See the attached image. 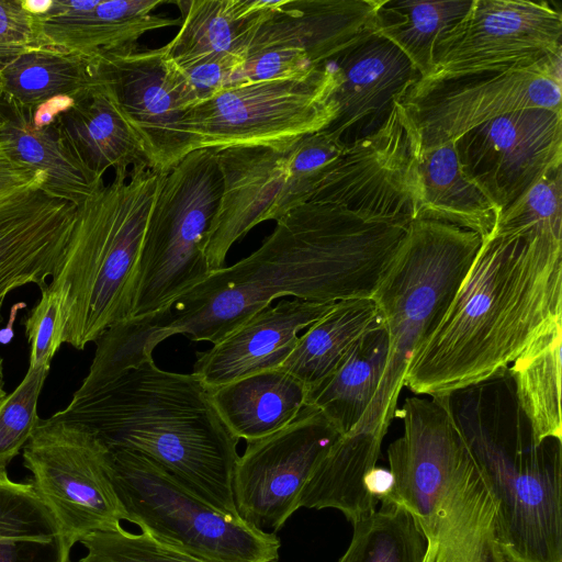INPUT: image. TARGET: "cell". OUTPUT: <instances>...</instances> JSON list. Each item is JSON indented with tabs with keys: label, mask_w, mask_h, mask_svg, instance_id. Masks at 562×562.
Returning a JSON list of instances; mask_svg holds the SVG:
<instances>
[{
	"label": "cell",
	"mask_w": 562,
	"mask_h": 562,
	"mask_svg": "<svg viewBox=\"0 0 562 562\" xmlns=\"http://www.w3.org/2000/svg\"><path fill=\"white\" fill-rule=\"evenodd\" d=\"M347 146L336 133L325 128L301 137L288 149L290 211L308 202L322 177Z\"/></svg>",
	"instance_id": "cell-39"
},
{
	"label": "cell",
	"mask_w": 562,
	"mask_h": 562,
	"mask_svg": "<svg viewBox=\"0 0 562 562\" xmlns=\"http://www.w3.org/2000/svg\"><path fill=\"white\" fill-rule=\"evenodd\" d=\"M7 392L3 386V359L0 358V404L7 397Z\"/></svg>",
	"instance_id": "cell-45"
},
{
	"label": "cell",
	"mask_w": 562,
	"mask_h": 562,
	"mask_svg": "<svg viewBox=\"0 0 562 562\" xmlns=\"http://www.w3.org/2000/svg\"><path fill=\"white\" fill-rule=\"evenodd\" d=\"M40 45L35 16L21 0H0V63Z\"/></svg>",
	"instance_id": "cell-43"
},
{
	"label": "cell",
	"mask_w": 562,
	"mask_h": 562,
	"mask_svg": "<svg viewBox=\"0 0 562 562\" xmlns=\"http://www.w3.org/2000/svg\"><path fill=\"white\" fill-rule=\"evenodd\" d=\"M380 262V238L369 220L339 204L303 203L279 218L249 256L212 270L161 311L104 331L83 381L90 387L108 383L151 359L157 345L173 335L215 344L281 296L318 303L364 299Z\"/></svg>",
	"instance_id": "cell-1"
},
{
	"label": "cell",
	"mask_w": 562,
	"mask_h": 562,
	"mask_svg": "<svg viewBox=\"0 0 562 562\" xmlns=\"http://www.w3.org/2000/svg\"><path fill=\"white\" fill-rule=\"evenodd\" d=\"M382 438L370 432L340 436L304 484L296 508H334L352 524L376 509L364 480L376 467Z\"/></svg>",
	"instance_id": "cell-30"
},
{
	"label": "cell",
	"mask_w": 562,
	"mask_h": 562,
	"mask_svg": "<svg viewBox=\"0 0 562 562\" xmlns=\"http://www.w3.org/2000/svg\"><path fill=\"white\" fill-rule=\"evenodd\" d=\"M335 303L293 297L257 312L206 350L198 353L192 374L207 389L278 369L294 349L299 333Z\"/></svg>",
	"instance_id": "cell-22"
},
{
	"label": "cell",
	"mask_w": 562,
	"mask_h": 562,
	"mask_svg": "<svg viewBox=\"0 0 562 562\" xmlns=\"http://www.w3.org/2000/svg\"><path fill=\"white\" fill-rule=\"evenodd\" d=\"M108 470L125 521L159 543L205 562H278L276 533L216 509L146 456L109 450Z\"/></svg>",
	"instance_id": "cell-8"
},
{
	"label": "cell",
	"mask_w": 562,
	"mask_h": 562,
	"mask_svg": "<svg viewBox=\"0 0 562 562\" xmlns=\"http://www.w3.org/2000/svg\"><path fill=\"white\" fill-rule=\"evenodd\" d=\"M104 80L101 59L47 45L0 63V93L27 108L56 97L76 101Z\"/></svg>",
	"instance_id": "cell-31"
},
{
	"label": "cell",
	"mask_w": 562,
	"mask_h": 562,
	"mask_svg": "<svg viewBox=\"0 0 562 562\" xmlns=\"http://www.w3.org/2000/svg\"><path fill=\"white\" fill-rule=\"evenodd\" d=\"M0 562H70L59 524L31 483L0 468Z\"/></svg>",
	"instance_id": "cell-32"
},
{
	"label": "cell",
	"mask_w": 562,
	"mask_h": 562,
	"mask_svg": "<svg viewBox=\"0 0 562 562\" xmlns=\"http://www.w3.org/2000/svg\"><path fill=\"white\" fill-rule=\"evenodd\" d=\"M49 369L29 367L12 393L0 404V468H4L30 440L40 417L37 403Z\"/></svg>",
	"instance_id": "cell-40"
},
{
	"label": "cell",
	"mask_w": 562,
	"mask_h": 562,
	"mask_svg": "<svg viewBox=\"0 0 562 562\" xmlns=\"http://www.w3.org/2000/svg\"><path fill=\"white\" fill-rule=\"evenodd\" d=\"M245 60V55L234 53L182 60L164 57L165 75L179 105L186 112L233 86Z\"/></svg>",
	"instance_id": "cell-37"
},
{
	"label": "cell",
	"mask_w": 562,
	"mask_h": 562,
	"mask_svg": "<svg viewBox=\"0 0 562 562\" xmlns=\"http://www.w3.org/2000/svg\"><path fill=\"white\" fill-rule=\"evenodd\" d=\"M162 172H114L111 182L77 206L64 256L48 283L61 300L64 342L75 349L83 350L131 317L142 244Z\"/></svg>",
	"instance_id": "cell-6"
},
{
	"label": "cell",
	"mask_w": 562,
	"mask_h": 562,
	"mask_svg": "<svg viewBox=\"0 0 562 562\" xmlns=\"http://www.w3.org/2000/svg\"><path fill=\"white\" fill-rule=\"evenodd\" d=\"M217 149L222 194L205 245L211 270L224 267L231 247L251 228L278 221L290 209L288 149L259 146Z\"/></svg>",
	"instance_id": "cell-19"
},
{
	"label": "cell",
	"mask_w": 562,
	"mask_h": 562,
	"mask_svg": "<svg viewBox=\"0 0 562 562\" xmlns=\"http://www.w3.org/2000/svg\"><path fill=\"white\" fill-rule=\"evenodd\" d=\"M341 435L316 408L306 405L286 427L248 441L233 475L238 516L276 533L297 510L310 475Z\"/></svg>",
	"instance_id": "cell-15"
},
{
	"label": "cell",
	"mask_w": 562,
	"mask_h": 562,
	"mask_svg": "<svg viewBox=\"0 0 562 562\" xmlns=\"http://www.w3.org/2000/svg\"><path fill=\"white\" fill-rule=\"evenodd\" d=\"M562 319L544 329L509 366L519 404L536 438L562 440Z\"/></svg>",
	"instance_id": "cell-34"
},
{
	"label": "cell",
	"mask_w": 562,
	"mask_h": 562,
	"mask_svg": "<svg viewBox=\"0 0 562 562\" xmlns=\"http://www.w3.org/2000/svg\"><path fill=\"white\" fill-rule=\"evenodd\" d=\"M108 448L79 424L40 418L23 447L35 492L56 517L67 548L125 520L108 470Z\"/></svg>",
	"instance_id": "cell-11"
},
{
	"label": "cell",
	"mask_w": 562,
	"mask_h": 562,
	"mask_svg": "<svg viewBox=\"0 0 562 562\" xmlns=\"http://www.w3.org/2000/svg\"><path fill=\"white\" fill-rule=\"evenodd\" d=\"M396 415L403 434L387 448L385 497L424 535L423 562H508L496 501L439 397L409 396Z\"/></svg>",
	"instance_id": "cell-5"
},
{
	"label": "cell",
	"mask_w": 562,
	"mask_h": 562,
	"mask_svg": "<svg viewBox=\"0 0 562 562\" xmlns=\"http://www.w3.org/2000/svg\"><path fill=\"white\" fill-rule=\"evenodd\" d=\"M336 76V120L326 128L345 145L364 138L389 119L420 78L418 71L393 43L371 32L329 61Z\"/></svg>",
	"instance_id": "cell-20"
},
{
	"label": "cell",
	"mask_w": 562,
	"mask_h": 562,
	"mask_svg": "<svg viewBox=\"0 0 562 562\" xmlns=\"http://www.w3.org/2000/svg\"><path fill=\"white\" fill-rule=\"evenodd\" d=\"M207 391L226 428L246 442L269 436L295 420L306 406L308 392L304 383L279 368Z\"/></svg>",
	"instance_id": "cell-27"
},
{
	"label": "cell",
	"mask_w": 562,
	"mask_h": 562,
	"mask_svg": "<svg viewBox=\"0 0 562 562\" xmlns=\"http://www.w3.org/2000/svg\"><path fill=\"white\" fill-rule=\"evenodd\" d=\"M562 53V13L548 1L472 0L437 42L434 70L412 88L535 65Z\"/></svg>",
	"instance_id": "cell-13"
},
{
	"label": "cell",
	"mask_w": 562,
	"mask_h": 562,
	"mask_svg": "<svg viewBox=\"0 0 562 562\" xmlns=\"http://www.w3.org/2000/svg\"><path fill=\"white\" fill-rule=\"evenodd\" d=\"M56 121L82 161L100 177L109 169L150 168L145 146L106 76Z\"/></svg>",
	"instance_id": "cell-25"
},
{
	"label": "cell",
	"mask_w": 562,
	"mask_h": 562,
	"mask_svg": "<svg viewBox=\"0 0 562 562\" xmlns=\"http://www.w3.org/2000/svg\"><path fill=\"white\" fill-rule=\"evenodd\" d=\"M561 54L521 68L485 71L411 88L402 99L419 147L454 142L470 130L525 109L562 112Z\"/></svg>",
	"instance_id": "cell-12"
},
{
	"label": "cell",
	"mask_w": 562,
	"mask_h": 562,
	"mask_svg": "<svg viewBox=\"0 0 562 562\" xmlns=\"http://www.w3.org/2000/svg\"><path fill=\"white\" fill-rule=\"evenodd\" d=\"M471 4L472 0H381L374 32L404 53L422 80L434 70L437 42L461 21Z\"/></svg>",
	"instance_id": "cell-35"
},
{
	"label": "cell",
	"mask_w": 562,
	"mask_h": 562,
	"mask_svg": "<svg viewBox=\"0 0 562 562\" xmlns=\"http://www.w3.org/2000/svg\"><path fill=\"white\" fill-rule=\"evenodd\" d=\"M439 397L496 504L508 562H562V440H538L509 366Z\"/></svg>",
	"instance_id": "cell-4"
},
{
	"label": "cell",
	"mask_w": 562,
	"mask_h": 562,
	"mask_svg": "<svg viewBox=\"0 0 562 562\" xmlns=\"http://www.w3.org/2000/svg\"><path fill=\"white\" fill-rule=\"evenodd\" d=\"M562 319V239L497 233L479 252L439 326L413 356L404 385L441 396L513 363Z\"/></svg>",
	"instance_id": "cell-2"
},
{
	"label": "cell",
	"mask_w": 562,
	"mask_h": 562,
	"mask_svg": "<svg viewBox=\"0 0 562 562\" xmlns=\"http://www.w3.org/2000/svg\"><path fill=\"white\" fill-rule=\"evenodd\" d=\"M79 542L87 552L70 562H205L168 548L144 531H127L122 525L94 531Z\"/></svg>",
	"instance_id": "cell-41"
},
{
	"label": "cell",
	"mask_w": 562,
	"mask_h": 562,
	"mask_svg": "<svg viewBox=\"0 0 562 562\" xmlns=\"http://www.w3.org/2000/svg\"><path fill=\"white\" fill-rule=\"evenodd\" d=\"M481 244L479 234L452 224L411 222L371 297L389 335V358L375 396L351 434L384 438L397 413L406 369L445 317Z\"/></svg>",
	"instance_id": "cell-7"
},
{
	"label": "cell",
	"mask_w": 562,
	"mask_h": 562,
	"mask_svg": "<svg viewBox=\"0 0 562 562\" xmlns=\"http://www.w3.org/2000/svg\"><path fill=\"white\" fill-rule=\"evenodd\" d=\"M38 303L24 321L30 344V366L49 369L55 353L64 344L65 322L61 300L48 285L42 291Z\"/></svg>",
	"instance_id": "cell-42"
},
{
	"label": "cell",
	"mask_w": 562,
	"mask_h": 562,
	"mask_svg": "<svg viewBox=\"0 0 562 562\" xmlns=\"http://www.w3.org/2000/svg\"><path fill=\"white\" fill-rule=\"evenodd\" d=\"M166 0H52L34 15L38 44L102 59L137 45L147 32L179 25V19L155 14Z\"/></svg>",
	"instance_id": "cell-23"
},
{
	"label": "cell",
	"mask_w": 562,
	"mask_h": 562,
	"mask_svg": "<svg viewBox=\"0 0 562 562\" xmlns=\"http://www.w3.org/2000/svg\"><path fill=\"white\" fill-rule=\"evenodd\" d=\"M378 317L372 299L336 302L305 329L279 369L313 389L330 375L358 338Z\"/></svg>",
	"instance_id": "cell-33"
},
{
	"label": "cell",
	"mask_w": 562,
	"mask_h": 562,
	"mask_svg": "<svg viewBox=\"0 0 562 562\" xmlns=\"http://www.w3.org/2000/svg\"><path fill=\"white\" fill-rule=\"evenodd\" d=\"M330 63L299 77L234 85L188 109L181 120L195 150L259 146L286 150L337 117Z\"/></svg>",
	"instance_id": "cell-10"
},
{
	"label": "cell",
	"mask_w": 562,
	"mask_h": 562,
	"mask_svg": "<svg viewBox=\"0 0 562 562\" xmlns=\"http://www.w3.org/2000/svg\"><path fill=\"white\" fill-rule=\"evenodd\" d=\"M0 151L16 165L46 177L44 188L79 206L103 183L54 123L37 127L32 108L0 93Z\"/></svg>",
	"instance_id": "cell-24"
},
{
	"label": "cell",
	"mask_w": 562,
	"mask_h": 562,
	"mask_svg": "<svg viewBox=\"0 0 562 562\" xmlns=\"http://www.w3.org/2000/svg\"><path fill=\"white\" fill-rule=\"evenodd\" d=\"M117 100L139 135L151 169L167 171L195 150L165 75L162 48L137 45L101 59Z\"/></svg>",
	"instance_id": "cell-21"
},
{
	"label": "cell",
	"mask_w": 562,
	"mask_h": 562,
	"mask_svg": "<svg viewBox=\"0 0 562 562\" xmlns=\"http://www.w3.org/2000/svg\"><path fill=\"white\" fill-rule=\"evenodd\" d=\"M381 506L353 522L351 542L338 562H423L426 540L400 503L382 498Z\"/></svg>",
	"instance_id": "cell-36"
},
{
	"label": "cell",
	"mask_w": 562,
	"mask_h": 562,
	"mask_svg": "<svg viewBox=\"0 0 562 562\" xmlns=\"http://www.w3.org/2000/svg\"><path fill=\"white\" fill-rule=\"evenodd\" d=\"M418 148L414 123L397 101L381 128L347 146L308 202L339 204L367 217L413 221Z\"/></svg>",
	"instance_id": "cell-14"
},
{
	"label": "cell",
	"mask_w": 562,
	"mask_h": 562,
	"mask_svg": "<svg viewBox=\"0 0 562 562\" xmlns=\"http://www.w3.org/2000/svg\"><path fill=\"white\" fill-rule=\"evenodd\" d=\"M55 417L81 425L108 450L154 460L224 514L239 517L233 494L238 439L192 374L158 368L153 358L89 392H75Z\"/></svg>",
	"instance_id": "cell-3"
},
{
	"label": "cell",
	"mask_w": 562,
	"mask_h": 562,
	"mask_svg": "<svg viewBox=\"0 0 562 562\" xmlns=\"http://www.w3.org/2000/svg\"><path fill=\"white\" fill-rule=\"evenodd\" d=\"M461 169L499 209H508L562 167V112L525 109L487 121L454 140Z\"/></svg>",
	"instance_id": "cell-16"
},
{
	"label": "cell",
	"mask_w": 562,
	"mask_h": 562,
	"mask_svg": "<svg viewBox=\"0 0 562 562\" xmlns=\"http://www.w3.org/2000/svg\"><path fill=\"white\" fill-rule=\"evenodd\" d=\"M175 3L182 12V22L176 36L161 48L165 58L182 60L222 53L247 57L255 33L280 0H178Z\"/></svg>",
	"instance_id": "cell-29"
},
{
	"label": "cell",
	"mask_w": 562,
	"mask_h": 562,
	"mask_svg": "<svg viewBox=\"0 0 562 562\" xmlns=\"http://www.w3.org/2000/svg\"><path fill=\"white\" fill-rule=\"evenodd\" d=\"M418 201L414 220H435L492 235L501 211L461 169L454 142L418 148L415 159Z\"/></svg>",
	"instance_id": "cell-26"
},
{
	"label": "cell",
	"mask_w": 562,
	"mask_h": 562,
	"mask_svg": "<svg viewBox=\"0 0 562 562\" xmlns=\"http://www.w3.org/2000/svg\"><path fill=\"white\" fill-rule=\"evenodd\" d=\"M221 194L216 148L193 150L161 173L142 244L130 318L161 311L212 271L205 245Z\"/></svg>",
	"instance_id": "cell-9"
},
{
	"label": "cell",
	"mask_w": 562,
	"mask_h": 562,
	"mask_svg": "<svg viewBox=\"0 0 562 562\" xmlns=\"http://www.w3.org/2000/svg\"><path fill=\"white\" fill-rule=\"evenodd\" d=\"M389 335L379 315L338 367L307 392L306 405L319 411L341 436L364 417L385 371Z\"/></svg>",
	"instance_id": "cell-28"
},
{
	"label": "cell",
	"mask_w": 562,
	"mask_h": 562,
	"mask_svg": "<svg viewBox=\"0 0 562 562\" xmlns=\"http://www.w3.org/2000/svg\"><path fill=\"white\" fill-rule=\"evenodd\" d=\"M562 167L546 175L502 212L497 233L562 239Z\"/></svg>",
	"instance_id": "cell-38"
},
{
	"label": "cell",
	"mask_w": 562,
	"mask_h": 562,
	"mask_svg": "<svg viewBox=\"0 0 562 562\" xmlns=\"http://www.w3.org/2000/svg\"><path fill=\"white\" fill-rule=\"evenodd\" d=\"M368 493L378 502L384 498L392 488L390 470L375 467L364 480Z\"/></svg>",
	"instance_id": "cell-44"
},
{
	"label": "cell",
	"mask_w": 562,
	"mask_h": 562,
	"mask_svg": "<svg viewBox=\"0 0 562 562\" xmlns=\"http://www.w3.org/2000/svg\"><path fill=\"white\" fill-rule=\"evenodd\" d=\"M45 183L44 175L0 160V319L10 292L48 285L71 233L77 206Z\"/></svg>",
	"instance_id": "cell-17"
},
{
	"label": "cell",
	"mask_w": 562,
	"mask_h": 562,
	"mask_svg": "<svg viewBox=\"0 0 562 562\" xmlns=\"http://www.w3.org/2000/svg\"><path fill=\"white\" fill-rule=\"evenodd\" d=\"M380 2L282 0L255 33L247 55L258 53L280 77L308 74L374 32Z\"/></svg>",
	"instance_id": "cell-18"
}]
</instances>
